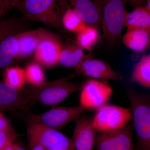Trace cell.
<instances>
[{"mask_svg": "<svg viewBox=\"0 0 150 150\" xmlns=\"http://www.w3.org/2000/svg\"><path fill=\"white\" fill-rule=\"evenodd\" d=\"M144 0H127L128 2L135 8L142 6Z\"/></svg>", "mask_w": 150, "mask_h": 150, "instance_id": "31", "label": "cell"}, {"mask_svg": "<svg viewBox=\"0 0 150 150\" xmlns=\"http://www.w3.org/2000/svg\"><path fill=\"white\" fill-rule=\"evenodd\" d=\"M4 82L17 89L24 88L26 83L24 69L19 67H10L4 70Z\"/></svg>", "mask_w": 150, "mask_h": 150, "instance_id": "24", "label": "cell"}, {"mask_svg": "<svg viewBox=\"0 0 150 150\" xmlns=\"http://www.w3.org/2000/svg\"><path fill=\"white\" fill-rule=\"evenodd\" d=\"M18 51L16 35L8 36L0 42V71L11 67Z\"/></svg>", "mask_w": 150, "mask_h": 150, "instance_id": "18", "label": "cell"}, {"mask_svg": "<svg viewBox=\"0 0 150 150\" xmlns=\"http://www.w3.org/2000/svg\"><path fill=\"white\" fill-rule=\"evenodd\" d=\"M127 96L139 150H150V97L129 88Z\"/></svg>", "mask_w": 150, "mask_h": 150, "instance_id": "2", "label": "cell"}, {"mask_svg": "<svg viewBox=\"0 0 150 150\" xmlns=\"http://www.w3.org/2000/svg\"><path fill=\"white\" fill-rule=\"evenodd\" d=\"M147 5L145 7L150 12V0H147Z\"/></svg>", "mask_w": 150, "mask_h": 150, "instance_id": "34", "label": "cell"}, {"mask_svg": "<svg viewBox=\"0 0 150 150\" xmlns=\"http://www.w3.org/2000/svg\"><path fill=\"white\" fill-rule=\"evenodd\" d=\"M81 88L78 83L64 78L28 88L33 99L47 106L59 104Z\"/></svg>", "mask_w": 150, "mask_h": 150, "instance_id": "4", "label": "cell"}, {"mask_svg": "<svg viewBox=\"0 0 150 150\" xmlns=\"http://www.w3.org/2000/svg\"><path fill=\"white\" fill-rule=\"evenodd\" d=\"M29 150H46L42 145L37 141L28 139Z\"/></svg>", "mask_w": 150, "mask_h": 150, "instance_id": "27", "label": "cell"}, {"mask_svg": "<svg viewBox=\"0 0 150 150\" xmlns=\"http://www.w3.org/2000/svg\"><path fill=\"white\" fill-rule=\"evenodd\" d=\"M51 32L40 28L25 30L17 34L18 51L16 60L25 59L34 54L40 41Z\"/></svg>", "mask_w": 150, "mask_h": 150, "instance_id": "14", "label": "cell"}, {"mask_svg": "<svg viewBox=\"0 0 150 150\" xmlns=\"http://www.w3.org/2000/svg\"><path fill=\"white\" fill-rule=\"evenodd\" d=\"M99 37V32L97 28L87 25L77 33L76 44L83 50L90 51L97 42Z\"/></svg>", "mask_w": 150, "mask_h": 150, "instance_id": "22", "label": "cell"}, {"mask_svg": "<svg viewBox=\"0 0 150 150\" xmlns=\"http://www.w3.org/2000/svg\"><path fill=\"white\" fill-rule=\"evenodd\" d=\"M19 136L18 134L10 127L0 131V150H4L13 144Z\"/></svg>", "mask_w": 150, "mask_h": 150, "instance_id": "26", "label": "cell"}, {"mask_svg": "<svg viewBox=\"0 0 150 150\" xmlns=\"http://www.w3.org/2000/svg\"><path fill=\"white\" fill-rule=\"evenodd\" d=\"M9 127L7 120L3 114L0 113V131L8 129Z\"/></svg>", "mask_w": 150, "mask_h": 150, "instance_id": "30", "label": "cell"}, {"mask_svg": "<svg viewBox=\"0 0 150 150\" xmlns=\"http://www.w3.org/2000/svg\"><path fill=\"white\" fill-rule=\"evenodd\" d=\"M134 126L127 124L121 129L98 132L96 136L97 150H131L133 145Z\"/></svg>", "mask_w": 150, "mask_h": 150, "instance_id": "9", "label": "cell"}, {"mask_svg": "<svg viewBox=\"0 0 150 150\" xmlns=\"http://www.w3.org/2000/svg\"><path fill=\"white\" fill-rule=\"evenodd\" d=\"M127 29H140L150 32V12L145 7H137L127 12L124 23Z\"/></svg>", "mask_w": 150, "mask_h": 150, "instance_id": "17", "label": "cell"}, {"mask_svg": "<svg viewBox=\"0 0 150 150\" xmlns=\"http://www.w3.org/2000/svg\"><path fill=\"white\" fill-rule=\"evenodd\" d=\"M131 81L150 88V54L143 56L135 65Z\"/></svg>", "mask_w": 150, "mask_h": 150, "instance_id": "21", "label": "cell"}, {"mask_svg": "<svg viewBox=\"0 0 150 150\" xmlns=\"http://www.w3.org/2000/svg\"><path fill=\"white\" fill-rule=\"evenodd\" d=\"M22 0H4L5 4L8 10L10 11L16 6Z\"/></svg>", "mask_w": 150, "mask_h": 150, "instance_id": "28", "label": "cell"}, {"mask_svg": "<svg viewBox=\"0 0 150 150\" xmlns=\"http://www.w3.org/2000/svg\"><path fill=\"white\" fill-rule=\"evenodd\" d=\"M96 131L92 117L82 115L76 121L72 141L76 150H93L96 140Z\"/></svg>", "mask_w": 150, "mask_h": 150, "instance_id": "13", "label": "cell"}, {"mask_svg": "<svg viewBox=\"0 0 150 150\" xmlns=\"http://www.w3.org/2000/svg\"><path fill=\"white\" fill-rule=\"evenodd\" d=\"M88 25L98 27L101 21V6L99 0H67Z\"/></svg>", "mask_w": 150, "mask_h": 150, "instance_id": "15", "label": "cell"}, {"mask_svg": "<svg viewBox=\"0 0 150 150\" xmlns=\"http://www.w3.org/2000/svg\"><path fill=\"white\" fill-rule=\"evenodd\" d=\"M67 0H23L16 7L27 20L39 22L55 28L63 26Z\"/></svg>", "mask_w": 150, "mask_h": 150, "instance_id": "1", "label": "cell"}, {"mask_svg": "<svg viewBox=\"0 0 150 150\" xmlns=\"http://www.w3.org/2000/svg\"><path fill=\"white\" fill-rule=\"evenodd\" d=\"M132 118L131 108L106 104L96 110L92 117L97 132L121 129L129 124Z\"/></svg>", "mask_w": 150, "mask_h": 150, "instance_id": "5", "label": "cell"}, {"mask_svg": "<svg viewBox=\"0 0 150 150\" xmlns=\"http://www.w3.org/2000/svg\"><path fill=\"white\" fill-rule=\"evenodd\" d=\"M134 150V149H132V150Z\"/></svg>", "mask_w": 150, "mask_h": 150, "instance_id": "35", "label": "cell"}, {"mask_svg": "<svg viewBox=\"0 0 150 150\" xmlns=\"http://www.w3.org/2000/svg\"><path fill=\"white\" fill-rule=\"evenodd\" d=\"M75 69L79 74L95 79L118 81L123 79L120 74L104 61L91 57L84 60Z\"/></svg>", "mask_w": 150, "mask_h": 150, "instance_id": "12", "label": "cell"}, {"mask_svg": "<svg viewBox=\"0 0 150 150\" xmlns=\"http://www.w3.org/2000/svg\"><path fill=\"white\" fill-rule=\"evenodd\" d=\"M8 13L6 7L4 0H0V19L5 17Z\"/></svg>", "mask_w": 150, "mask_h": 150, "instance_id": "29", "label": "cell"}, {"mask_svg": "<svg viewBox=\"0 0 150 150\" xmlns=\"http://www.w3.org/2000/svg\"><path fill=\"white\" fill-rule=\"evenodd\" d=\"M15 150H25L23 147L18 144H14Z\"/></svg>", "mask_w": 150, "mask_h": 150, "instance_id": "32", "label": "cell"}, {"mask_svg": "<svg viewBox=\"0 0 150 150\" xmlns=\"http://www.w3.org/2000/svg\"><path fill=\"white\" fill-rule=\"evenodd\" d=\"M24 70L26 83L32 86H37L46 82V76L42 66L37 62H30Z\"/></svg>", "mask_w": 150, "mask_h": 150, "instance_id": "25", "label": "cell"}, {"mask_svg": "<svg viewBox=\"0 0 150 150\" xmlns=\"http://www.w3.org/2000/svg\"><path fill=\"white\" fill-rule=\"evenodd\" d=\"M63 26L70 32L77 33L86 26L74 8H67L63 15L62 20Z\"/></svg>", "mask_w": 150, "mask_h": 150, "instance_id": "23", "label": "cell"}, {"mask_svg": "<svg viewBox=\"0 0 150 150\" xmlns=\"http://www.w3.org/2000/svg\"><path fill=\"white\" fill-rule=\"evenodd\" d=\"M29 24L25 19L16 16L5 17L0 19V42L5 38L26 30Z\"/></svg>", "mask_w": 150, "mask_h": 150, "instance_id": "20", "label": "cell"}, {"mask_svg": "<svg viewBox=\"0 0 150 150\" xmlns=\"http://www.w3.org/2000/svg\"><path fill=\"white\" fill-rule=\"evenodd\" d=\"M46 150H51L46 149Z\"/></svg>", "mask_w": 150, "mask_h": 150, "instance_id": "36", "label": "cell"}, {"mask_svg": "<svg viewBox=\"0 0 150 150\" xmlns=\"http://www.w3.org/2000/svg\"><path fill=\"white\" fill-rule=\"evenodd\" d=\"M124 45L138 53L144 52L150 46V32L140 29H127L123 37Z\"/></svg>", "mask_w": 150, "mask_h": 150, "instance_id": "16", "label": "cell"}, {"mask_svg": "<svg viewBox=\"0 0 150 150\" xmlns=\"http://www.w3.org/2000/svg\"><path fill=\"white\" fill-rule=\"evenodd\" d=\"M89 57L76 44H66L62 47L59 64L67 68H75Z\"/></svg>", "mask_w": 150, "mask_h": 150, "instance_id": "19", "label": "cell"}, {"mask_svg": "<svg viewBox=\"0 0 150 150\" xmlns=\"http://www.w3.org/2000/svg\"><path fill=\"white\" fill-rule=\"evenodd\" d=\"M35 101L28 88L17 89L0 81V110L26 111Z\"/></svg>", "mask_w": 150, "mask_h": 150, "instance_id": "10", "label": "cell"}, {"mask_svg": "<svg viewBox=\"0 0 150 150\" xmlns=\"http://www.w3.org/2000/svg\"><path fill=\"white\" fill-rule=\"evenodd\" d=\"M62 47L58 37L51 32L40 41L34 53V60L46 68L55 67L59 64Z\"/></svg>", "mask_w": 150, "mask_h": 150, "instance_id": "11", "label": "cell"}, {"mask_svg": "<svg viewBox=\"0 0 150 150\" xmlns=\"http://www.w3.org/2000/svg\"><path fill=\"white\" fill-rule=\"evenodd\" d=\"M27 133L28 139L37 141L46 149L76 150L72 139L41 123L28 122Z\"/></svg>", "mask_w": 150, "mask_h": 150, "instance_id": "6", "label": "cell"}, {"mask_svg": "<svg viewBox=\"0 0 150 150\" xmlns=\"http://www.w3.org/2000/svg\"><path fill=\"white\" fill-rule=\"evenodd\" d=\"M4 150H15L14 144L9 146L5 149Z\"/></svg>", "mask_w": 150, "mask_h": 150, "instance_id": "33", "label": "cell"}, {"mask_svg": "<svg viewBox=\"0 0 150 150\" xmlns=\"http://www.w3.org/2000/svg\"><path fill=\"white\" fill-rule=\"evenodd\" d=\"M79 105L87 111L97 110L107 104L112 93V88L106 83L90 79L81 87Z\"/></svg>", "mask_w": 150, "mask_h": 150, "instance_id": "7", "label": "cell"}, {"mask_svg": "<svg viewBox=\"0 0 150 150\" xmlns=\"http://www.w3.org/2000/svg\"><path fill=\"white\" fill-rule=\"evenodd\" d=\"M101 6L100 24L104 38L110 45L121 40L127 11V0H99Z\"/></svg>", "mask_w": 150, "mask_h": 150, "instance_id": "3", "label": "cell"}, {"mask_svg": "<svg viewBox=\"0 0 150 150\" xmlns=\"http://www.w3.org/2000/svg\"><path fill=\"white\" fill-rule=\"evenodd\" d=\"M80 105L72 107H55L41 114L28 116V122H35L56 129L76 121L86 112Z\"/></svg>", "mask_w": 150, "mask_h": 150, "instance_id": "8", "label": "cell"}]
</instances>
